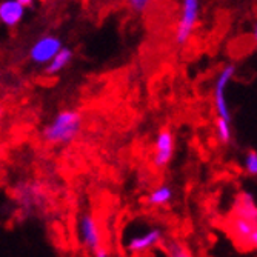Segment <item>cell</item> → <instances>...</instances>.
Listing matches in <instances>:
<instances>
[{"label":"cell","instance_id":"6da1fadb","mask_svg":"<svg viewBox=\"0 0 257 257\" xmlns=\"http://www.w3.org/2000/svg\"><path fill=\"white\" fill-rule=\"evenodd\" d=\"M82 130V114L77 109L66 108L59 111L53 120L42 131V137L46 144L68 145L74 142Z\"/></svg>","mask_w":257,"mask_h":257},{"label":"cell","instance_id":"7a4b0ae2","mask_svg":"<svg viewBox=\"0 0 257 257\" xmlns=\"http://www.w3.org/2000/svg\"><path fill=\"white\" fill-rule=\"evenodd\" d=\"M200 17V0H180V13L174 31L177 45H185L193 36Z\"/></svg>","mask_w":257,"mask_h":257},{"label":"cell","instance_id":"3957f363","mask_svg":"<svg viewBox=\"0 0 257 257\" xmlns=\"http://www.w3.org/2000/svg\"><path fill=\"white\" fill-rule=\"evenodd\" d=\"M236 74V66L232 63L225 65L220 73L216 77L214 82V91H213V99H214V108L217 112V117H223L226 120H231V111L226 102V88L231 82V79Z\"/></svg>","mask_w":257,"mask_h":257},{"label":"cell","instance_id":"277c9868","mask_svg":"<svg viewBox=\"0 0 257 257\" xmlns=\"http://www.w3.org/2000/svg\"><path fill=\"white\" fill-rule=\"evenodd\" d=\"M62 48V42L57 36L46 34L39 37L30 48V59L36 65H46Z\"/></svg>","mask_w":257,"mask_h":257},{"label":"cell","instance_id":"5b68a950","mask_svg":"<svg viewBox=\"0 0 257 257\" xmlns=\"http://www.w3.org/2000/svg\"><path fill=\"white\" fill-rule=\"evenodd\" d=\"M79 237L88 251L97 252L99 249H102L100 226L97 219L91 213H85L79 220Z\"/></svg>","mask_w":257,"mask_h":257},{"label":"cell","instance_id":"8992f818","mask_svg":"<svg viewBox=\"0 0 257 257\" xmlns=\"http://www.w3.org/2000/svg\"><path fill=\"white\" fill-rule=\"evenodd\" d=\"M173 156H174V136L168 128H163L156 136L154 154H153L154 167L159 170L168 167Z\"/></svg>","mask_w":257,"mask_h":257},{"label":"cell","instance_id":"52a82bcc","mask_svg":"<svg viewBox=\"0 0 257 257\" xmlns=\"http://www.w3.org/2000/svg\"><path fill=\"white\" fill-rule=\"evenodd\" d=\"M162 240H163V231L160 228H150L145 232L131 236L125 243V251L133 255L144 254L153 249L154 246L160 245Z\"/></svg>","mask_w":257,"mask_h":257},{"label":"cell","instance_id":"ba28073f","mask_svg":"<svg viewBox=\"0 0 257 257\" xmlns=\"http://www.w3.org/2000/svg\"><path fill=\"white\" fill-rule=\"evenodd\" d=\"M25 7L17 0H4L0 2V23L8 28H14L25 16Z\"/></svg>","mask_w":257,"mask_h":257},{"label":"cell","instance_id":"9c48e42d","mask_svg":"<svg viewBox=\"0 0 257 257\" xmlns=\"http://www.w3.org/2000/svg\"><path fill=\"white\" fill-rule=\"evenodd\" d=\"M232 214L243 217L252 223L257 225V206L254 203V197L249 193H240L236 199L234 209H232Z\"/></svg>","mask_w":257,"mask_h":257},{"label":"cell","instance_id":"30bf717a","mask_svg":"<svg viewBox=\"0 0 257 257\" xmlns=\"http://www.w3.org/2000/svg\"><path fill=\"white\" fill-rule=\"evenodd\" d=\"M257 228L255 223L234 216L232 214L231 220H229V229H231V236L236 239V242H239L240 245H248V239L251 236V232Z\"/></svg>","mask_w":257,"mask_h":257},{"label":"cell","instance_id":"8fae6325","mask_svg":"<svg viewBox=\"0 0 257 257\" xmlns=\"http://www.w3.org/2000/svg\"><path fill=\"white\" fill-rule=\"evenodd\" d=\"M73 60V51L69 50V48H60V51L46 63V74H50V76H56L59 74L60 71H63V69L71 63Z\"/></svg>","mask_w":257,"mask_h":257},{"label":"cell","instance_id":"7c38bea8","mask_svg":"<svg viewBox=\"0 0 257 257\" xmlns=\"http://www.w3.org/2000/svg\"><path fill=\"white\" fill-rule=\"evenodd\" d=\"M173 200V190L168 185H160L156 190H153L148 196V203L153 206H163L168 205Z\"/></svg>","mask_w":257,"mask_h":257},{"label":"cell","instance_id":"4fadbf2b","mask_svg":"<svg viewBox=\"0 0 257 257\" xmlns=\"http://www.w3.org/2000/svg\"><path fill=\"white\" fill-rule=\"evenodd\" d=\"M216 134L219 142L226 145L231 142L232 139V131H231V120H226L223 117H217L216 119Z\"/></svg>","mask_w":257,"mask_h":257},{"label":"cell","instance_id":"5bb4252c","mask_svg":"<svg viewBox=\"0 0 257 257\" xmlns=\"http://www.w3.org/2000/svg\"><path fill=\"white\" fill-rule=\"evenodd\" d=\"M167 251H168V257H194L191 251L188 249V246L179 240L170 242Z\"/></svg>","mask_w":257,"mask_h":257},{"label":"cell","instance_id":"9a60e30c","mask_svg":"<svg viewBox=\"0 0 257 257\" xmlns=\"http://www.w3.org/2000/svg\"><path fill=\"white\" fill-rule=\"evenodd\" d=\"M120 2L134 13H144L153 4V0H120Z\"/></svg>","mask_w":257,"mask_h":257},{"label":"cell","instance_id":"2e32d148","mask_svg":"<svg viewBox=\"0 0 257 257\" xmlns=\"http://www.w3.org/2000/svg\"><path fill=\"white\" fill-rule=\"evenodd\" d=\"M245 171L249 176H257V151H249L245 157Z\"/></svg>","mask_w":257,"mask_h":257},{"label":"cell","instance_id":"e0dca14e","mask_svg":"<svg viewBox=\"0 0 257 257\" xmlns=\"http://www.w3.org/2000/svg\"><path fill=\"white\" fill-rule=\"evenodd\" d=\"M248 246L257 248V228L251 232V236H249V239H248Z\"/></svg>","mask_w":257,"mask_h":257},{"label":"cell","instance_id":"ac0fdd59","mask_svg":"<svg viewBox=\"0 0 257 257\" xmlns=\"http://www.w3.org/2000/svg\"><path fill=\"white\" fill-rule=\"evenodd\" d=\"M17 2H20L25 8H33L37 4V0H17Z\"/></svg>","mask_w":257,"mask_h":257},{"label":"cell","instance_id":"d6986e66","mask_svg":"<svg viewBox=\"0 0 257 257\" xmlns=\"http://www.w3.org/2000/svg\"><path fill=\"white\" fill-rule=\"evenodd\" d=\"M94 254H96V257H109V255H108V252H106L105 249H99V251H97V252H94Z\"/></svg>","mask_w":257,"mask_h":257},{"label":"cell","instance_id":"ffe728a7","mask_svg":"<svg viewBox=\"0 0 257 257\" xmlns=\"http://www.w3.org/2000/svg\"><path fill=\"white\" fill-rule=\"evenodd\" d=\"M252 39H254V42L257 43V23H255L254 28H252Z\"/></svg>","mask_w":257,"mask_h":257},{"label":"cell","instance_id":"44dd1931","mask_svg":"<svg viewBox=\"0 0 257 257\" xmlns=\"http://www.w3.org/2000/svg\"><path fill=\"white\" fill-rule=\"evenodd\" d=\"M2 114H4V108H2V106H0V115H2Z\"/></svg>","mask_w":257,"mask_h":257}]
</instances>
